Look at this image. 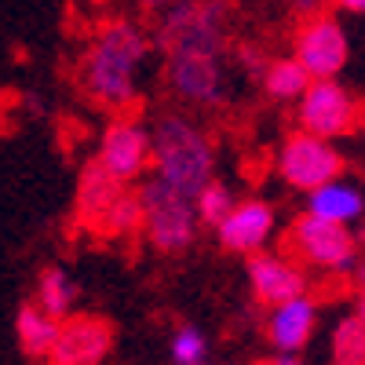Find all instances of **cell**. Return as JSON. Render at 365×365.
<instances>
[{
	"instance_id": "6da1fadb",
	"label": "cell",
	"mask_w": 365,
	"mask_h": 365,
	"mask_svg": "<svg viewBox=\"0 0 365 365\" xmlns=\"http://www.w3.org/2000/svg\"><path fill=\"white\" fill-rule=\"evenodd\" d=\"M223 0H175L165 8L158 44L165 51L168 88L190 106H220L227 99L223 73Z\"/></svg>"
},
{
	"instance_id": "7a4b0ae2",
	"label": "cell",
	"mask_w": 365,
	"mask_h": 365,
	"mask_svg": "<svg viewBox=\"0 0 365 365\" xmlns=\"http://www.w3.org/2000/svg\"><path fill=\"white\" fill-rule=\"evenodd\" d=\"M150 44L143 37V29L132 22H110L103 26L96 41L88 44L84 63H81V88L91 103H99L106 110H125L135 103V73L143 66Z\"/></svg>"
},
{
	"instance_id": "3957f363",
	"label": "cell",
	"mask_w": 365,
	"mask_h": 365,
	"mask_svg": "<svg viewBox=\"0 0 365 365\" xmlns=\"http://www.w3.org/2000/svg\"><path fill=\"white\" fill-rule=\"evenodd\" d=\"M154 168L172 187L197 197L212 182L216 154H212L208 135L187 117H161L154 128Z\"/></svg>"
},
{
	"instance_id": "277c9868",
	"label": "cell",
	"mask_w": 365,
	"mask_h": 365,
	"mask_svg": "<svg viewBox=\"0 0 365 365\" xmlns=\"http://www.w3.org/2000/svg\"><path fill=\"white\" fill-rule=\"evenodd\" d=\"M143 212H146V237L161 252H182L194 241L197 227V197L182 194L168 179H146L139 187Z\"/></svg>"
},
{
	"instance_id": "5b68a950",
	"label": "cell",
	"mask_w": 365,
	"mask_h": 365,
	"mask_svg": "<svg viewBox=\"0 0 365 365\" xmlns=\"http://www.w3.org/2000/svg\"><path fill=\"white\" fill-rule=\"evenodd\" d=\"M282 249L311 267L322 270H358V237L347 230V223L314 216L307 208V216H299L292 230L285 234Z\"/></svg>"
},
{
	"instance_id": "8992f818",
	"label": "cell",
	"mask_w": 365,
	"mask_h": 365,
	"mask_svg": "<svg viewBox=\"0 0 365 365\" xmlns=\"http://www.w3.org/2000/svg\"><path fill=\"white\" fill-rule=\"evenodd\" d=\"M296 117H299V128H307L322 139H340L361 128V103L332 77H318L303 91Z\"/></svg>"
},
{
	"instance_id": "52a82bcc",
	"label": "cell",
	"mask_w": 365,
	"mask_h": 365,
	"mask_svg": "<svg viewBox=\"0 0 365 365\" xmlns=\"http://www.w3.org/2000/svg\"><path fill=\"white\" fill-rule=\"evenodd\" d=\"M278 172L285 175L289 187L311 194V190L322 187V182L336 179L344 172V161H340V154L322 135L303 128V132H296V135L285 139L282 158H278Z\"/></svg>"
},
{
	"instance_id": "ba28073f",
	"label": "cell",
	"mask_w": 365,
	"mask_h": 365,
	"mask_svg": "<svg viewBox=\"0 0 365 365\" xmlns=\"http://www.w3.org/2000/svg\"><path fill=\"white\" fill-rule=\"evenodd\" d=\"M347 34L332 15H311L296 37V58L311 70V77H336L347 63Z\"/></svg>"
},
{
	"instance_id": "9c48e42d",
	"label": "cell",
	"mask_w": 365,
	"mask_h": 365,
	"mask_svg": "<svg viewBox=\"0 0 365 365\" xmlns=\"http://www.w3.org/2000/svg\"><path fill=\"white\" fill-rule=\"evenodd\" d=\"M99 161L117 175V179H139L146 172V165L154 161V135H146L135 120H117L103 132V146H99Z\"/></svg>"
},
{
	"instance_id": "30bf717a",
	"label": "cell",
	"mask_w": 365,
	"mask_h": 365,
	"mask_svg": "<svg viewBox=\"0 0 365 365\" xmlns=\"http://www.w3.org/2000/svg\"><path fill=\"white\" fill-rule=\"evenodd\" d=\"M110 347H113L110 322L96 318V314H77L63 325V332H58L51 361H58V365H96L110 354Z\"/></svg>"
},
{
	"instance_id": "8fae6325",
	"label": "cell",
	"mask_w": 365,
	"mask_h": 365,
	"mask_svg": "<svg viewBox=\"0 0 365 365\" xmlns=\"http://www.w3.org/2000/svg\"><path fill=\"white\" fill-rule=\"evenodd\" d=\"M249 282H252V292L259 303L267 307H278V303L292 299V296H303L307 289V278H303V270L282 256H259L252 252L249 259Z\"/></svg>"
},
{
	"instance_id": "7c38bea8",
	"label": "cell",
	"mask_w": 365,
	"mask_h": 365,
	"mask_svg": "<svg viewBox=\"0 0 365 365\" xmlns=\"http://www.w3.org/2000/svg\"><path fill=\"white\" fill-rule=\"evenodd\" d=\"M220 245L230 252H259L274 230V212L267 201H241L234 212L216 227Z\"/></svg>"
},
{
	"instance_id": "4fadbf2b",
	"label": "cell",
	"mask_w": 365,
	"mask_h": 365,
	"mask_svg": "<svg viewBox=\"0 0 365 365\" xmlns=\"http://www.w3.org/2000/svg\"><path fill=\"white\" fill-rule=\"evenodd\" d=\"M314 322H318V307L307 299V296H292L285 303H278L267 322V336L278 351H292L299 354L307 347L311 332H314Z\"/></svg>"
},
{
	"instance_id": "5bb4252c",
	"label": "cell",
	"mask_w": 365,
	"mask_h": 365,
	"mask_svg": "<svg viewBox=\"0 0 365 365\" xmlns=\"http://www.w3.org/2000/svg\"><path fill=\"white\" fill-rule=\"evenodd\" d=\"M125 194V179H117L99 158L91 161L84 172H81V182H77V220L96 230V223L103 220V212Z\"/></svg>"
},
{
	"instance_id": "9a60e30c",
	"label": "cell",
	"mask_w": 365,
	"mask_h": 365,
	"mask_svg": "<svg viewBox=\"0 0 365 365\" xmlns=\"http://www.w3.org/2000/svg\"><path fill=\"white\" fill-rule=\"evenodd\" d=\"M15 332H19V347H22L26 358H51L63 325H58V318L48 314L41 303H26L15 318Z\"/></svg>"
},
{
	"instance_id": "2e32d148",
	"label": "cell",
	"mask_w": 365,
	"mask_h": 365,
	"mask_svg": "<svg viewBox=\"0 0 365 365\" xmlns=\"http://www.w3.org/2000/svg\"><path fill=\"white\" fill-rule=\"evenodd\" d=\"M307 205H311L314 216L336 220V223H354V220H361V212H365V194L354 187V182L336 175V179L322 182L318 190H311Z\"/></svg>"
},
{
	"instance_id": "e0dca14e",
	"label": "cell",
	"mask_w": 365,
	"mask_h": 365,
	"mask_svg": "<svg viewBox=\"0 0 365 365\" xmlns=\"http://www.w3.org/2000/svg\"><path fill=\"white\" fill-rule=\"evenodd\" d=\"M311 70L299 63V58H274L263 73V88L270 99L289 103V99H303V91L311 88Z\"/></svg>"
},
{
	"instance_id": "ac0fdd59",
	"label": "cell",
	"mask_w": 365,
	"mask_h": 365,
	"mask_svg": "<svg viewBox=\"0 0 365 365\" xmlns=\"http://www.w3.org/2000/svg\"><path fill=\"white\" fill-rule=\"evenodd\" d=\"M146 230V212H143V197L139 194H120L106 212H103V220L96 223V234L103 237H132Z\"/></svg>"
},
{
	"instance_id": "d6986e66",
	"label": "cell",
	"mask_w": 365,
	"mask_h": 365,
	"mask_svg": "<svg viewBox=\"0 0 365 365\" xmlns=\"http://www.w3.org/2000/svg\"><path fill=\"white\" fill-rule=\"evenodd\" d=\"M73 296H77L73 282H70L58 267H51V270H44V274H41V282H37V303H41V307H44L48 314L66 318V314H70V307H73Z\"/></svg>"
},
{
	"instance_id": "ffe728a7",
	"label": "cell",
	"mask_w": 365,
	"mask_h": 365,
	"mask_svg": "<svg viewBox=\"0 0 365 365\" xmlns=\"http://www.w3.org/2000/svg\"><path fill=\"white\" fill-rule=\"evenodd\" d=\"M332 358L340 365H365V314H351L332 332Z\"/></svg>"
},
{
	"instance_id": "44dd1931",
	"label": "cell",
	"mask_w": 365,
	"mask_h": 365,
	"mask_svg": "<svg viewBox=\"0 0 365 365\" xmlns=\"http://www.w3.org/2000/svg\"><path fill=\"white\" fill-rule=\"evenodd\" d=\"M234 205H237V201H234L230 187H227V182H216V179H212L208 187L197 194V212H201V220L212 223V227H220L230 212H234Z\"/></svg>"
},
{
	"instance_id": "7402d4cb",
	"label": "cell",
	"mask_w": 365,
	"mask_h": 365,
	"mask_svg": "<svg viewBox=\"0 0 365 365\" xmlns=\"http://www.w3.org/2000/svg\"><path fill=\"white\" fill-rule=\"evenodd\" d=\"M208 358V340L201 336L197 329H179L172 336V361L179 365H197Z\"/></svg>"
},
{
	"instance_id": "603a6c76",
	"label": "cell",
	"mask_w": 365,
	"mask_h": 365,
	"mask_svg": "<svg viewBox=\"0 0 365 365\" xmlns=\"http://www.w3.org/2000/svg\"><path fill=\"white\" fill-rule=\"evenodd\" d=\"M237 55H241V66H245L249 73H256V70H263V58H259V51H252V48H241ZM263 73H267V70H263Z\"/></svg>"
},
{
	"instance_id": "cb8c5ba5",
	"label": "cell",
	"mask_w": 365,
	"mask_h": 365,
	"mask_svg": "<svg viewBox=\"0 0 365 365\" xmlns=\"http://www.w3.org/2000/svg\"><path fill=\"white\" fill-rule=\"evenodd\" d=\"M322 4H325V0H292V8H296L299 15H307V19H311V15H318V11H322Z\"/></svg>"
},
{
	"instance_id": "d4e9b609",
	"label": "cell",
	"mask_w": 365,
	"mask_h": 365,
	"mask_svg": "<svg viewBox=\"0 0 365 365\" xmlns=\"http://www.w3.org/2000/svg\"><path fill=\"white\" fill-rule=\"evenodd\" d=\"M344 11H354V15H365V0H336Z\"/></svg>"
},
{
	"instance_id": "484cf974",
	"label": "cell",
	"mask_w": 365,
	"mask_h": 365,
	"mask_svg": "<svg viewBox=\"0 0 365 365\" xmlns=\"http://www.w3.org/2000/svg\"><path fill=\"white\" fill-rule=\"evenodd\" d=\"M172 4H175V0H143V8H150V11H165Z\"/></svg>"
},
{
	"instance_id": "4316f807",
	"label": "cell",
	"mask_w": 365,
	"mask_h": 365,
	"mask_svg": "<svg viewBox=\"0 0 365 365\" xmlns=\"http://www.w3.org/2000/svg\"><path fill=\"white\" fill-rule=\"evenodd\" d=\"M358 314H365V285H361V299H358Z\"/></svg>"
}]
</instances>
